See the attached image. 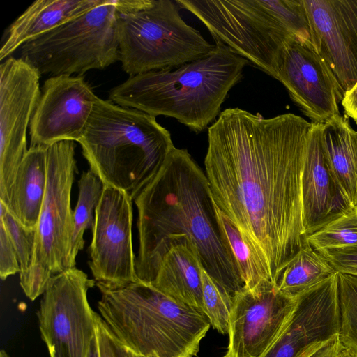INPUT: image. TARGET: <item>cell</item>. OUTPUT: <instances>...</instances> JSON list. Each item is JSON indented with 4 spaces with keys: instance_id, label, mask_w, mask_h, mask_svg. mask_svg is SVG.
Segmentation results:
<instances>
[{
    "instance_id": "3",
    "label": "cell",
    "mask_w": 357,
    "mask_h": 357,
    "mask_svg": "<svg viewBox=\"0 0 357 357\" xmlns=\"http://www.w3.org/2000/svg\"><path fill=\"white\" fill-rule=\"evenodd\" d=\"M215 43L210 53L196 60L129 77L110 90L108 100L155 117L174 118L197 133L204 130L218 117L249 63Z\"/></svg>"
},
{
    "instance_id": "18",
    "label": "cell",
    "mask_w": 357,
    "mask_h": 357,
    "mask_svg": "<svg viewBox=\"0 0 357 357\" xmlns=\"http://www.w3.org/2000/svg\"><path fill=\"white\" fill-rule=\"evenodd\" d=\"M301 193L307 236L355 209L332 167L324 139V124L312 123L304 158Z\"/></svg>"
},
{
    "instance_id": "8",
    "label": "cell",
    "mask_w": 357,
    "mask_h": 357,
    "mask_svg": "<svg viewBox=\"0 0 357 357\" xmlns=\"http://www.w3.org/2000/svg\"><path fill=\"white\" fill-rule=\"evenodd\" d=\"M115 0L105 2L20 47L42 75H83L119 61Z\"/></svg>"
},
{
    "instance_id": "2",
    "label": "cell",
    "mask_w": 357,
    "mask_h": 357,
    "mask_svg": "<svg viewBox=\"0 0 357 357\" xmlns=\"http://www.w3.org/2000/svg\"><path fill=\"white\" fill-rule=\"evenodd\" d=\"M139 248L135 271L151 284L162 243L183 234L197 245L205 271L232 297L244 289L237 264L218 223L208 181L185 149L174 147L162 168L134 199Z\"/></svg>"
},
{
    "instance_id": "38",
    "label": "cell",
    "mask_w": 357,
    "mask_h": 357,
    "mask_svg": "<svg viewBox=\"0 0 357 357\" xmlns=\"http://www.w3.org/2000/svg\"><path fill=\"white\" fill-rule=\"evenodd\" d=\"M0 357H10V356L5 350L2 349L0 351Z\"/></svg>"
},
{
    "instance_id": "10",
    "label": "cell",
    "mask_w": 357,
    "mask_h": 357,
    "mask_svg": "<svg viewBox=\"0 0 357 357\" xmlns=\"http://www.w3.org/2000/svg\"><path fill=\"white\" fill-rule=\"evenodd\" d=\"M95 284L76 267L49 280L36 314L50 357H89L98 314L91 307L87 293Z\"/></svg>"
},
{
    "instance_id": "31",
    "label": "cell",
    "mask_w": 357,
    "mask_h": 357,
    "mask_svg": "<svg viewBox=\"0 0 357 357\" xmlns=\"http://www.w3.org/2000/svg\"><path fill=\"white\" fill-rule=\"evenodd\" d=\"M20 272L17 255L10 237L0 220V277L5 280L10 275Z\"/></svg>"
},
{
    "instance_id": "22",
    "label": "cell",
    "mask_w": 357,
    "mask_h": 357,
    "mask_svg": "<svg viewBox=\"0 0 357 357\" xmlns=\"http://www.w3.org/2000/svg\"><path fill=\"white\" fill-rule=\"evenodd\" d=\"M329 159L345 195L357 209V131L347 117L339 116L324 124Z\"/></svg>"
},
{
    "instance_id": "19",
    "label": "cell",
    "mask_w": 357,
    "mask_h": 357,
    "mask_svg": "<svg viewBox=\"0 0 357 357\" xmlns=\"http://www.w3.org/2000/svg\"><path fill=\"white\" fill-rule=\"evenodd\" d=\"M159 269L151 284L176 301L204 314L199 251L186 235H172L158 254Z\"/></svg>"
},
{
    "instance_id": "13",
    "label": "cell",
    "mask_w": 357,
    "mask_h": 357,
    "mask_svg": "<svg viewBox=\"0 0 357 357\" xmlns=\"http://www.w3.org/2000/svg\"><path fill=\"white\" fill-rule=\"evenodd\" d=\"M297 298L264 280L233 296L227 354L230 357H261L291 317Z\"/></svg>"
},
{
    "instance_id": "29",
    "label": "cell",
    "mask_w": 357,
    "mask_h": 357,
    "mask_svg": "<svg viewBox=\"0 0 357 357\" xmlns=\"http://www.w3.org/2000/svg\"><path fill=\"white\" fill-rule=\"evenodd\" d=\"M0 220H1L10 237L15 249L20 266V275L29 270L33 255L36 230H28L7 209L0 201Z\"/></svg>"
},
{
    "instance_id": "23",
    "label": "cell",
    "mask_w": 357,
    "mask_h": 357,
    "mask_svg": "<svg viewBox=\"0 0 357 357\" xmlns=\"http://www.w3.org/2000/svg\"><path fill=\"white\" fill-rule=\"evenodd\" d=\"M335 272L329 262L307 243L285 267L277 285L284 294L297 298Z\"/></svg>"
},
{
    "instance_id": "28",
    "label": "cell",
    "mask_w": 357,
    "mask_h": 357,
    "mask_svg": "<svg viewBox=\"0 0 357 357\" xmlns=\"http://www.w3.org/2000/svg\"><path fill=\"white\" fill-rule=\"evenodd\" d=\"M338 291L339 339L343 344L357 349V277L339 273Z\"/></svg>"
},
{
    "instance_id": "15",
    "label": "cell",
    "mask_w": 357,
    "mask_h": 357,
    "mask_svg": "<svg viewBox=\"0 0 357 357\" xmlns=\"http://www.w3.org/2000/svg\"><path fill=\"white\" fill-rule=\"evenodd\" d=\"M83 75L50 77L29 125L30 146L79 142L98 99Z\"/></svg>"
},
{
    "instance_id": "9",
    "label": "cell",
    "mask_w": 357,
    "mask_h": 357,
    "mask_svg": "<svg viewBox=\"0 0 357 357\" xmlns=\"http://www.w3.org/2000/svg\"><path fill=\"white\" fill-rule=\"evenodd\" d=\"M75 150L73 141L56 142L47 149V188L36 228L33 255L29 270L20 275V286L31 301L43 295L52 276L68 269Z\"/></svg>"
},
{
    "instance_id": "32",
    "label": "cell",
    "mask_w": 357,
    "mask_h": 357,
    "mask_svg": "<svg viewBox=\"0 0 357 357\" xmlns=\"http://www.w3.org/2000/svg\"><path fill=\"white\" fill-rule=\"evenodd\" d=\"M96 332L100 357H124L121 344L98 314L96 318Z\"/></svg>"
},
{
    "instance_id": "14",
    "label": "cell",
    "mask_w": 357,
    "mask_h": 357,
    "mask_svg": "<svg viewBox=\"0 0 357 357\" xmlns=\"http://www.w3.org/2000/svg\"><path fill=\"white\" fill-rule=\"evenodd\" d=\"M275 79L312 123L324 124L340 116L344 93L311 41L290 39L278 61Z\"/></svg>"
},
{
    "instance_id": "27",
    "label": "cell",
    "mask_w": 357,
    "mask_h": 357,
    "mask_svg": "<svg viewBox=\"0 0 357 357\" xmlns=\"http://www.w3.org/2000/svg\"><path fill=\"white\" fill-rule=\"evenodd\" d=\"M204 314L211 326L222 334L229 332L233 297L218 284L205 271H201Z\"/></svg>"
},
{
    "instance_id": "37",
    "label": "cell",
    "mask_w": 357,
    "mask_h": 357,
    "mask_svg": "<svg viewBox=\"0 0 357 357\" xmlns=\"http://www.w3.org/2000/svg\"><path fill=\"white\" fill-rule=\"evenodd\" d=\"M89 357H100L97 332H96V335L93 338L92 343H91Z\"/></svg>"
},
{
    "instance_id": "20",
    "label": "cell",
    "mask_w": 357,
    "mask_h": 357,
    "mask_svg": "<svg viewBox=\"0 0 357 357\" xmlns=\"http://www.w3.org/2000/svg\"><path fill=\"white\" fill-rule=\"evenodd\" d=\"M106 0H36L8 28L0 61L27 42L101 5Z\"/></svg>"
},
{
    "instance_id": "21",
    "label": "cell",
    "mask_w": 357,
    "mask_h": 357,
    "mask_svg": "<svg viewBox=\"0 0 357 357\" xmlns=\"http://www.w3.org/2000/svg\"><path fill=\"white\" fill-rule=\"evenodd\" d=\"M47 146H29L17 169L7 209L28 230H36L47 188Z\"/></svg>"
},
{
    "instance_id": "25",
    "label": "cell",
    "mask_w": 357,
    "mask_h": 357,
    "mask_svg": "<svg viewBox=\"0 0 357 357\" xmlns=\"http://www.w3.org/2000/svg\"><path fill=\"white\" fill-rule=\"evenodd\" d=\"M218 223L237 264L244 289L271 280L267 266L238 227L217 207Z\"/></svg>"
},
{
    "instance_id": "30",
    "label": "cell",
    "mask_w": 357,
    "mask_h": 357,
    "mask_svg": "<svg viewBox=\"0 0 357 357\" xmlns=\"http://www.w3.org/2000/svg\"><path fill=\"white\" fill-rule=\"evenodd\" d=\"M318 252L336 272L357 277V246Z\"/></svg>"
},
{
    "instance_id": "35",
    "label": "cell",
    "mask_w": 357,
    "mask_h": 357,
    "mask_svg": "<svg viewBox=\"0 0 357 357\" xmlns=\"http://www.w3.org/2000/svg\"><path fill=\"white\" fill-rule=\"evenodd\" d=\"M335 357H357V349L344 345L340 342Z\"/></svg>"
},
{
    "instance_id": "16",
    "label": "cell",
    "mask_w": 357,
    "mask_h": 357,
    "mask_svg": "<svg viewBox=\"0 0 357 357\" xmlns=\"http://www.w3.org/2000/svg\"><path fill=\"white\" fill-rule=\"evenodd\" d=\"M339 273L297 298L294 311L261 357H307L339 335Z\"/></svg>"
},
{
    "instance_id": "34",
    "label": "cell",
    "mask_w": 357,
    "mask_h": 357,
    "mask_svg": "<svg viewBox=\"0 0 357 357\" xmlns=\"http://www.w3.org/2000/svg\"><path fill=\"white\" fill-rule=\"evenodd\" d=\"M340 343L339 335H335L307 357H335Z\"/></svg>"
},
{
    "instance_id": "1",
    "label": "cell",
    "mask_w": 357,
    "mask_h": 357,
    "mask_svg": "<svg viewBox=\"0 0 357 357\" xmlns=\"http://www.w3.org/2000/svg\"><path fill=\"white\" fill-rule=\"evenodd\" d=\"M312 123L228 108L208 128L205 174L217 207L266 263L277 284L307 243L301 183Z\"/></svg>"
},
{
    "instance_id": "33",
    "label": "cell",
    "mask_w": 357,
    "mask_h": 357,
    "mask_svg": "<svg viewBox=\"0 0 357 357\" xmlns=\"http://www.w3.org/2000/svg\"><path fill=\"white\" fill-rule=\"evenodd\" d=\"M341 103L345 114L357 123V82L350 90L344 93Z\"/></svg>"
},
{
    "instance_id": "17",
    "label": "cell",
    "mask_w": 357,
    "mask_h": 357,
    "mask_svg": "<svg viewBox=\"0 0 357 357\" xmlns=\"http://www.w3.org/2000/svg\"><path fill=\"white\" fill-rule=\"evenodd\" d=\"M312 44L344 94L357 82V0H302Z\"/></svg>"
},
{
    "instance_id": "39",
    "label": "cell",
    "mask_w": 357,
    "mask_h": 357,
    "mask_svg": "<svg viewBox=\"0 0 357 357\" xmlns=\"http://www.w3.org/2000/svg\"><path fill=\"white\" fill-rule=\"evenodd\" d=\"M222 357H230V356L227 354H226L225 356H223Z\"/></svg>"
},
{
    "instance_id": "5",
    "label": "cell",
    "mask_w": 357,
    "mask_h": 357,
    "mask_svg": "<svg viewBox=\"0 0 357 357\" xmlns=\"http://www.w3.org/2000/svg\"><path fill=\"white\" fill-rule=\"evenodd\" d=\"M100 317L123 347L144 356L192 357L208 331V317L177 302L150 283L97 287Z\"/></svg>"
},
{
    "instance_id": "26",
    "label": "cell",
    "mask_w": 357,
    "mask_h": 357,
    "mask_svg": "<svg viewBox=\"0 0 357 357\" xmlns=\"http://www.w3.org/2000/svg\"><path fill=\"white\" fill-rule=\"evenodd\" d=\"M315 250L357 246V209L330 222L307 238Z\"/></svg>"
},
{
    "instance_id": "36",
    "label": "cell",
    "mask_w": 357,
    "mask_h": 357,
    "mask_svg": "<svg viewBox=\"0 0 357 357\" xmlns=\"http://www.w3.org/2000/svg\"><path fill=\"white\" fill-rule=\"evenodd\" d=\"M121 348H122V351H123L124 357H160L156 354H152L147 355V356L139 354H137V353L128 349V348L123 347L122 344H121Z\"/></svg>"
},
{
    "instance_id": "6",
    "label": "cell",
    "mask_w": 357,
    "mask_h": 357,
    "mask_svg": "<svg viewBox=\"0 0 357 357\" xmlns=\"http://www.w3.org/2000/svg\"><path fill=\"white\" fill-rule=\"evenodd\" d=\"M195 15L215 42L275 79L278 63L291 38L311 41L302 0H175Z\"/></svg>"
},
{
    "instance_id": "7",
    "label": "cell",
    "mask_w": 357,
    "mask_h": 357,
    "mask_svg": "<svg viewBox=\"0 0 357 357\" xmlns=\"http://www.w3.org/2000/svg\"><path fill=\"white\" fill-rule=\"evenodd\" d=\"M119 61L130 77L196 60L215 47L171 0H115Z\"/></svg>"
},
{
    "instance_id": "12",
    "label": "cell",
    "mask_w": 357,
    "mask_h": 357,
    "mask_svg": "<svg viewBox=\"0 0 357 357\" xmlns=\"http://www.w3.org/2000/svg\"><path fill=\"white\" fill-rule=\"evenodd\" d=\"M132 199L104 185L95 210L89 266L97 287L116 289L138 281L132 240Z\"/></svg>"
},
{
    "instance_id": "24",
    "label": "cell",
    "mask_w": 357,
    "mask_h": 357,
    "mask_svg": "<svg viewBox=\"0 0 357 357\" xmlns=\"http://www.w3.org/2000/svg\"><path fill=\"white\" fill-rule=\"evenodd\" d=\"M101 180L91 170L82 174L78 181L79 195L73 214V229L69 243L68 266L75 267V259L84 245V234L92 229L96 210L103 190Z\"/></svg>"
},
{
    "instance_id": "4",
    "label": "cell",
    "mask_w": 357,
    "mask_h": 357,
    "mask_svg": "<svg viewBox=\"0 0 357 357\" xmlns=\"http://www.w3.org/2000/svg\"><path fill=\"white\" fill-rule=\"evenodd\" d=\"M78 142L103 185L123 190L133 201L175 147L155 116L99 97Z\"/></svg>"
},
{
    "instance_id": "11",
    "label": "cell",
    "mask_w": 357,
    "mask_h": 357,
    "mask_svg": "<svg viewBox=\"0 0 357 357\" xmlns=\"http://www.w3.org/2000/svg\"><path fill=\"white\" fill-rule=\"evenodd\" d=\"M40 75L20 57L0 65V201L7 206L20 165L28 151V127L38 101Z\"/></svg>"
}]
</instances>
